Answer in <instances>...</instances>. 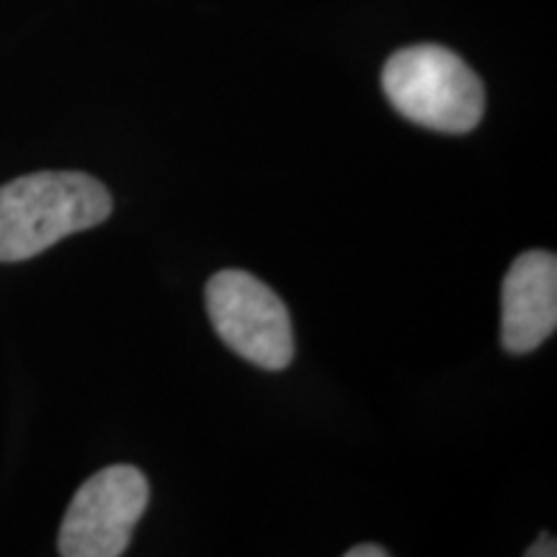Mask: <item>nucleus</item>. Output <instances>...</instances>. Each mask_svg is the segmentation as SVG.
Listing matches in <instances>:
<instances>
[{
	"instance_id": "nucleus-2",
	"label": "nucleus",
	"mask_w": 557,
	"mask_h": 557,
	"mask_svg": "<svg viewBox=\"0 0 557 557\" xmlns=\"http://www.w3.org/2000/svg\"><path fill=\"white\" fill-rule=\"evenodd\" d=\"M382 88L398 114L426 129L465 135L483 120V83L447 47L416 45L395 52L382 70Z\"/></svg>"
},
{
	"instance_id": "nucleus-7",
	"label": "nucleus",
	"mask_w": 557,
	"mask_h": 557,
	"mask_svg": "<svg viewBox=\"0 0 557 557\" xmlns=\"http://www.w3.org/2000/svg\"><path fill=\"white\" fill-rule=\"evenodd\" d=\"M389 553L380 545H357L351 549H346V557H387Z\"/></svg>"
},
{
	"instance_id": "nucleus-3",
	"label": "nucleus",
	"mask_w": 557,
	"mask_h": 557,
	"mask_svg": "<svg viewBox=\"0 0 557 557\" xmlns=\"http://www.w3.org/2000/svg\"><path fill=\"white\" fill-rule=\"evenodd\" d=\"M212 329L250 364L278 372L295 359V331L287 305L248 271L225 269L207 282Z\"/></svg>"
},
{
	"instance_id": "nucleus-4",
	"label": "nucleus",
	"mask_w": 557,
	"mask_h": 557,
	"mask_svg": "<svg viewBox=\"0 0 557 557\" xmlns=\"http://www.w3.org/2000/svg\"><path fill=\"white\" fill-rule=\"evenodd\" d=\"M150 500L148 478L132 465L96 472L70 500L60 527L62 557H120Z\"/></svg>"
},
{
	"instance_id": "nucleus-6",
	"label": "nucleus",
	"mask_w": 557,
	"mask_h": 557,
	"mask_svg": "<svg viewBox=\"0 0 557 557\" xmlns=\"http://www.w3.org/2000/svg\"><path fill=\"white\" fill-rule=\"evenodd\" d=\"M527 557H555L557 555V542H555V537L553 534H540V540L534 542L532 547L527 549L524 553Z\"/></svg>"
},
{
	"instance_id": "nucleus-1",
	"label": "nucleus",
	"mask_w": 557,
	"mask_h": 557,
	"mask_svg": "<svg viewBox=\"0 0 557 557\" xmlns=\"http://www.w3.org/2000/svg\"><path fill=\"white\" fill-rule=\"evenodd\" d=\"M114 201L99 178L39 171L0 186V261H26L73 233L101 225Z\"/></svg>"
},
{
	"instance_id": "nucleus-5",
	"label": "nucleus",
	"mask_w": 557,
	"mask_h": 557,
	"mask_svg": "<svg viewBox=\"0 0 557 557\" xmlns=\"http://www.w3.org/2000/svg\"><path fill=\"white\" fill-rule=\"evenodd\" d=\"M557 329V259L527 250L506 271L500 287V344L508 354L540 348Z\"/></svg>"
}]
</instances>
